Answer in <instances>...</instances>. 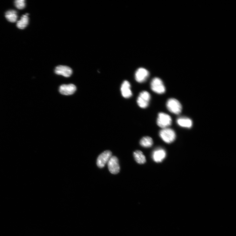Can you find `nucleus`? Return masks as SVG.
<instances>
[{
	"label": "nucleus",
	"instance_id": "15",
	"mask_svg": "<svg viewBox=\"0 0 236 236\" xmlns=\"http://www.w3.org/2000/svg\"><path fill=\"white\" fill-rule=\"evenodd\" d=\"M133 156L137 162L140 164H144L146 161V157L142 152L137 150L133 153Z\"/></svg>",
	"mask_w": 236,
	"mask_h": 236
},
{
	"label": "nucleus",
	"instance_id": "16",
	"mask_svg": "<svg viewBox=\"0 0 236 236\" xmlns=\"http://www.w3.org/2000/svg\"><path fill=\"white\" fill-rule=\"evenodd\" d=\"M5 17L9 22L15 23L17 21L18 18L17 12L14 10L8 11L5 13Z\"/></svg>",
	"mask_w": 236,
	"mask_h": 236
},
{
	"label": "nucleus",
	"instance_id": "6",
	"mask_svg": "<svg viewBox=\"0 0 236 236\" xmlns=\"http://www.w3.org/2000/svg\"><path fill=\"white\" fill-rule=\"evenodd\" d=\"M112 154L109 150H106L100 154L97 160L98 166L100 168H103L112 156Z\"/></svg>",
	"mask_w": 236,
	"mask_h": 236
},
{
	"label": "nucleus",
	"instance_id": "3",
	"mask_svg": "<svg viewBox=\"0 0 236 236\" xmlns=\"http://www.w3.org/2000/svg\"><path fill=\"white\" fill-rule=\"evenodd\" d=\"M157 123L158 126L162 128H167L172 123L171 118L166 113H160L158 114Z\"/></svg>",
	"mask_w": 236,
	"mask_h": 236
},
{
	"label": "nucleus",
	"instance_id": "1",
	"mask_svg": "<svg viewBox=\"0 0 236 236\" xmlns=\"http://www.w3.org/2000/svg\"><path fill=\"white\" fill-rule=\"evenodd\" d=\"M159 135L161 139L167 143H173L176 137L175 132L168 128L161 130L159 132Z\"/></svg>",
	"mask_w": 236,
	"mask_h": 236
},
{
	"label": "nucleus",
	"instance_id": "17",
	"mask_svg": "<svg viewBox=\"0 0 236 236\" xmlns=\"http://www.w3.org/2000/svg\"><path fill=\"white\" fill-rule=\"evenodd\" d=\"M140 145L144 147L150 148L153 144V141L152 138L149 137H145L142 138L140 141Z\"/></svg>",
	"mask_w": 236,
	"mask_h": 236
},
{
	"label": "nucleus",
	"instance_id": "2",
	"mask_svg": "<svg viewBox=\"0 0 236 236\" xmlns=\"http://www.w3.org/2000/svg\"><path fill=\"white\" fill-rule=\"evenodd\" d=\"M168 109L170 112L175 114H180L182 110V106L177 99L173 98L168 99L166 104Z\"/></svg>",
	"mask_w": 236,
	"mask_h": 236
},
{
	"label": "nucleus",
	"instance_id": "13",
	"mask_svg": "<svg viewBox=\"0 0 236 236\" xmlns=\"http://www.w3.org/2000/svg\"><path fill=\"white\" fill-rule=\"evenodd\" d=\"M177 123L180 126L188 128H190L193 125L192 121L190 119L185 117L178 118L177 120Z\"/></svg>",
	"mask_w": 236,
	"mask_h": 236
},
{
	"label": "nucleus",
	"instance_id": "14",
	"mask_svg": "<svg viewBox=\"0 0 236 236\" xmlns=\"http://www.w3.org/2000/svg\"><path fill=\"white\" fill-rule=\"evenodd\" d=\"M29 13H26L21 17V19L17 23V26L19 29H23L25 28L29 23Z\"/></svg>",
	"mask_w": 236,
	"mask_h": 236
},
{
	"label": "nucleus",
	"instance_id": "18",
	"mask_svg": "<svg viewBox=\"0 0 236 236\" xmlns=\"http://www.w3.org/2000/svg\"><path fill=\"white\" fill-rule=\"evenodd\" d=\"M16 7L19 9H23L25 7V1L24 0H17L15 1Z\"/></svg>",
	"mask_w": 236,
	"mask_h": 236
},
{
	"label": "nucleus",
	"instance_id": "10",
	"mask_svg": "<svg viewBox=\"0 0 236 236\" xmlns=\"http://www.w3.org/2000/svg\"><path fill=\"white\" fill-rule=\"evenodd\" d=\"M76 90V87L73 84H63L59 87V92L63 95H70L74 93Z\"/></svg>",
	"mask_w": 236,
	"mask_h": 236
},
{
	"label": "nucleus",
	"instance_id": "12",
	"mask_svg": "<svg viewBox=\"0 0 236 236\" xmlns=\"http://www.w3.org/2000/svg\"><path fill=\"white\" fill-rule=\"evenodd\" d=\"M166 156L165 151L162 149H158L154 151L152 154L153 160L157 163L162 162Z\"/></svg>",
	"mask_w": 236,
	"mask_h": 236
},
{
	"label": "nucleus",
	"instance_id": "9",
	"mask_svg": "<svg viewBox=\"0 0 236 236\" xmlns=\"http://www.w3.org/2000/svg\"><path fill=\"white\" fill-rule=\"evenodd\" d=\"M55 73L58 75H62L68 78L70 77L73 73V71L70 67L63 65H59L57 66L55 70Z\"/></svg>",
	"mask_w": 236,
	"mask_h": 236
},
{
	"label": "nucleus",
	"instance_id": "7",
	"mask_svg": "<svg viewBox=\"0 0 236 236\" xmlns=\"http://www.w3.org/2000/svg\"><path fill=\"white\" fill-rule=\"evenodd\" d=\"M108 166L110 172L112 174H116L120 170L119 161L116 156H112L108 163Z\"/></svg>",
	"mask_w": 236,
	"mask_h": 236
},
{
	"label": "nucleus",
	"instance_id": "8",
	"mask_svg": "<svg viewBox=\"0 0 236 236\" xmlns=\"http://www.w3.org/2000/svg\"><path fill=\"white\" fill-rule=\"evenodd\" d=\"M149 75V73L145 68H141L138 69L135 74V78L137 81L143 83L146 81Z\"/></svg>",
	"mask_w": 236,
	"mask_h": 236
},
{
	"label": "nucleus",
	"instance_id": "5",
	"mask_svg": "<svg viewBox=\"0 0 236 236\" xmlns=\"http://www.w3.org/2000/svg\"><path fill=\"white\" fill-rule=\"evenodd\" d=\"M151 98L149 92L143 91L141 92L138 97L137 102L138 105L142 108H145L149 105Z\"/></svg>",
	"mask_w": 236,
	"mask_h": 236
},
{
	"label": "nucleus",
	"instance_id": "11",
	"mask_svg": "<svg viewBox=\"0 0 236 236\" xmlns=\"http://www.w3.org/2000/svg\"><path fill=\"white\" fill-rule=\"evenodd\" d=\"M121 94L123 97L127 98L132 97V93L131 90L130 83L127 80L123 83L121 87Z\"/></svg>",
	"mask_w": 236,
	"mask_h": 236
},
{
	"label": "nucleus",
	"instance_id": "4",
	"mask_svg": "<svg viewBox=\"0 0 236 236\" xmlns=\"http://www.w3.org/2000/svg\"><path fill=\"white\" fill-rule=\"evenodd\" d=\"M151 87L153 91L158 94H163L165 92V88L162 80L158 78H155L152 79Z\"/></svg>",
	"mask_w": 236,
	"mask_h": 236
}]
</instances>
